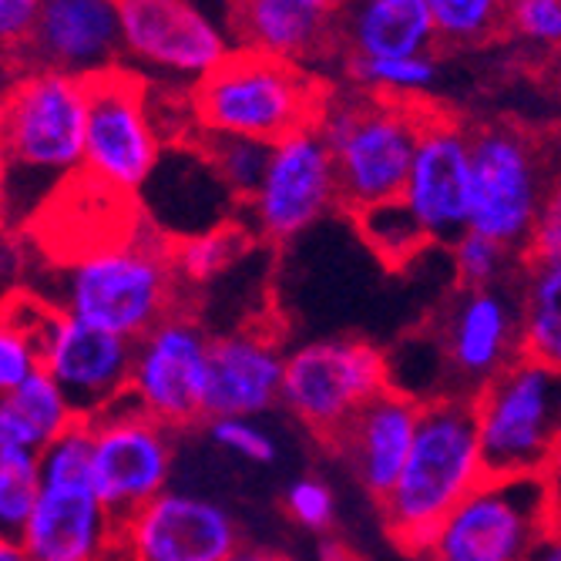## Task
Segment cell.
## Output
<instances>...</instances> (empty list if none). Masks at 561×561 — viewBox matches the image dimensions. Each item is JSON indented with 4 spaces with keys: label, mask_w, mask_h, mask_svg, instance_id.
Returning a JSON list of instances; mask_svg holds the SVG:
<instances>
[{
    "label": "cell",
    "mask_w": 561,
    "mask_h": 561,
    "mask_svg": "<svg viewBox=\"0 0 561 561\" xmlns=\"http://www.w3.org/2000/svg\"><path fill=\"white\" fill-rule=\"evenodd\" d=\"M88 78L27 68L0 101V219L24 222L84 175Z\"/></svg>",
    "instance_id": "obj_1"
},
{
    "label": "cell",
    "mask_w": 561,
    "mask_h": 561,
    "mask_svg": "<svg viewBox=\"0 0 561 561\" xmlns=\"http://www.w3.org/2000/svg\"><path fill=\"white\" fill-rule=\"evenodd\" d=\"M175 242L148 219L135 236L91 245L58 270H50V289L41 299L101 330L138 340L169 313L182 310V276L172 260Z\"/></svg>",
    "instance_id": "obj_2"
},
{
    "label": "cell",
    "mask_w": 561,
    "mask_h": 561,
    "mask_svg": "<svg viewBox=\"0 0 561 561\" xmlns=\"http://www.w3.org/2000/svg\"><path fill=\"white\" fill-rule=\"evenodd\" d=\"M488 478L471 397H434L421 407L411 457L380 501L383 528L400 548L421 554L437 525Z\"/></svg>",
    "instance_id": "obj_3"
},
{
    "label": "cell",
    "mask_w": 561,
    "mask_h": 561,
    "mask_svg": "<svg viewBox=\"0 0 561 561\" xmlns=\"http://www.w3.org/2000/svg\"><path fill=\"white\" fill-rule=\"evenodd\" d=\"M427 118L431 112L411 98L327 91L317 128L333 151L346 216L403 192Z\"/></svg>",
    "instance_id": "obj_4"
},
{
    "label": "cell",
    "mask_w": 561,
    "mask_h": 561,
    "mask_svg": "<svg viewBox=\"0 0 561 561\" xmlns=\"http://www.w3.org/2000/svg\"><path fill=\"white\" fill-rule=\"evenodd\" d=\"M323 98V84L302 65L232 47L219 68L192 84L188 108L202 135H245L276 145L317 125Z\"/></svg>",
    "instance_id": "obj_5"
},
{
    "label": "cell",
    "mask_w": 561,
    "mask_h": 561,
    "mask_svg": "<svg viewBox=\"0 0 561 561\" xmlns=\"http://www.w3.org/2000/svg\"><path fill=\"white\" fill-rule=\"evenodd\" d=\"M488 474L551 478L561 468V370L535 356L488 380L474 397Z\"/></svg>",
    "instance_id": "obj_6"
},
{
    "label": "cell",
    "mask_w": 561,
    "mask_h": 561,
    "mask_svg": "<svg viewBox=\"0 0 561 561\" xmlns=\"http://www.w3.org/2000/svg\"><path fill=\"white\" fill-rule=\"evenodd\" d=\"M41 497L21 535L34 561H105L118 545V518L94 488L88 421L41 447Z\"/></svg>",
    "instance_id": "obj_7"
},
{
    "label": "cell",
    "mask_w": 561,
    "mask_h": 561,
    "mask_svg": "<svg viewBox=\"0 0 561 561\" xmlns=\"http://www.w3.org/2000/svg\"><path fill=\"white\" fill-rule=\"evenodd\" d=\"M558 522L551 478H488L437 525L424 561H528Z\"/></svg>",
    "instance_id": "obj_8"
},
{
    "label": "cell",
    "mask_w": 561,
    "mask_h": 561,
    "mask_svg": "<svg viewBox=\"0 0 561 561\" xmlns=\"http://www.w3.org/2000/svg\"><path fill=\"white\" fill-rule=\"evenodd\" d=\"M387 387L390 367L383 350L356 336H320L286 353L279 407L330 444Z\"/></svg>",
    "instance_id": "obj_9"
},
{
    "label": "cell",
    "mask_w": 561,
    "mask_h": 561,
    "mask_svg": "<svg viewBox=\"0 0 561 561\" xmlns=\"http://www.w3.org/2000/svg\"><path fill=\"white\" fill-rule=\"evenodd\" d=\"M474 195L471 226L525 256L535 219L548 192L551 165L538 141L515 125H488L471 131Z\"/></svg>",
    "instance_id": "obj_10"
},
{
    "label": "cell",
    "mask_w": 561,
    "mask_h": 561,
    "mask_svg": "<svg viewBox=\"0 0 561 561\" xmlns=\"http://www.w3.org/2000/svg\"><path fill=\"white\" fill-rule=\"evenodd\" d=\"M162 159V131L148 108V84L122 65L88 78L84 175L115 195H135Z\"/></svg>",
    "instance_id": "obj_11"
},
{
    "label": "cell",
    "mask_w": 561,
    "mask_h": 561,
    "mask_svg": "<svg viewBox=\"0 0 561 561\" xmlns=\"http://www.w3.org/2000/svg\"><path fill=\"white\" fill-rule=\"evenodd\" d=\"M94 488L108 512L131 518L148 501L169 491L175 468V431L145 414L131 397L88 417Z\"/></svg>",
    "instance_id": "obj_12"
},
{
    "label": "cell",
    "mask_w": 561,
    "mask_h": 561,
    "mask_svg": "<svg viewBox=\"0 0 561 561\" xmlns=\"http://www.w3.org/2000/svg\"><path fill=\"white\" fill-rule=\"evenodd\" d=\"M213 333L185 306L135 340L128 397L172 431L206 424Z\"/></svg>",
    "instance_id": "obj_13"
},
{
    "label": "cell",
    "mask_w": 561,
    "mask_h": 561,
    "mask_svg": "<svg viewBox=\"0 0 561 561\" xmlns=\"http://www.w3.org/2000/svg\"><path fill=\"white\" fill-rule=\"evenodd\" d=\"M245 229L266 242H289L343 209L333 151L320 128H299L273 145V159L260 188L245 198Z\"/></svg>",
    "instance_id": "obj_14"
},
{
    "label": "cell",
    "mask_w": 561,
    "mask_h": 561,
    "mask_svg": "<svg viewBox=\"0 0 561 561\" xmlns=\"http://www.w3.org/2000/svg\"><path fill=\"white\" fill-rule=\"evenodd\" d=\"M431 333L440 343L450 393L474 397L488 380L525 356L518 286L461 289L447 299Z\"/></svg>",
    "instance_id": "obj_15"
},
{
    "label": "cell",
    "mask_w": 561,
    "mask_h": 561,
    "mask_svg": "<svg viewBox=\"0 0 561 561\" xmlns=\"http://www.w3.org/2000/svg\"><path fill=\"white\" fill-rule=\"evenodd\" d=\"M122 55L151 75L202 81L232 55V31L198 0H118Z\"/></svg>",
    "instance_id": "obj_16"
},
{
    "label": "cell",
    "mask_w": 561,
    "mask_h": 561,
    "mask_svg": "<svg viewBox=\"0 0 561 561\" xmlns=\"http://www.w3.org/2000/svg\"><path fill=\"white\" fill-rule=\"evenodd\" d=\"M41 302V299H37ZM41 370L68 393L78 417H94L115 400L128 397L135 340L101 330L55 306H37Z\"/></svg>",
    "instance_id": "obj_17"
},
{
    "label": "cell",
    "mask_w": 561,
    "mask_h": 561,
    "mask_svg": "<svg viewBox=\"0 0 561 561\" xmlns=\"http://www.w3.org/2000/svg\"><path fill=\"white\" fill-rule=\"evenodd\" d=\"M242 541V528L222 501L175 488L118 528V548L128 561H229Z\"/></svg>",
    "instance_id": "obj_18"
},
{
    "label": "cell",
    "mask_w": 561,
    "mask_h": 561,
    "mask_svg": "<svg viewBox=\"0 0 561 561\" xmlns=\"http://www.w3.org/2000/svg\"><path fill=\"white\" fill-rule=\"evenodd\" d=\"M471 195H474L471 131H465L454 118L431 112L400 198L411 206L431 242L454 245V239L465 236L471 226Z\"/></svg>",
    "instance_id": "obj_19"
},
{
    "label": "cell",
    "mask_w": 561,
    "mask_h": 561,
    "mask_svg": "<svg viewBox=\"0 0 561 561\" xmlns=\"http://www.w3.org/2000/svg\"><path fill=\"white\" fill-rule=\"evenodd\" d=\"M122 18L118 0H44L37 27L24 44L27 68L94 78L118 68Z\"/></svg>",
    "instance_id": "obj_20"
},
{
    "label": "cell",
    "mask_w": 561,
    "mask_h": 561,
    "mask_svg": "<svg viewBox=\"0 0 561 561\" xmlns=\"http://www.w3.org/2000/svg\"><path fill=\"white\" fill-rule=\"evenodd\" d=\"M421 407L424 403L417 397L387 387L327 444L336 457H343L356 484L377 504L393 491L407 457H411Z\"/></svg>",
    "instance_id": "obj_21"
},
{
    "label": "cell",
    "mask_w": 561,
    "mask_h": 561,
    "mask_svg": "<svg viewBox=\"0 0 561 561\" xmlns=\"http://www.w3.org/2000/svg\"><path fill=\"white\" fill-rule=\"evenodd\" d=\"M286 353L263 327H239L213 336L206 421L263 417L283 400Z\"/></svg>",
    "instance_id": "obj_22"
},
{
    "label": "cell",
    "mask_w": 561,
    "mask_h": 561,
    "mask_svg": "<svg viewBox=\"0 0 561 561\" xmlns=\"http://www.w3.org/2000/svg\"><path fill=\"white\" fill-rule=\"evenodd\" d=\"M145 192V209H148V222L156 226L162 236H169L172 242L188 236V222L185 216H195L198 232H209L229 222V209L232 202H239L232 195V188L219 179L213 159L206 156V148H195L192 162H175L169 156L159 159L156 172L148 175V182L141 185Z\"/></svg>",
    "instance_id": "obj_23"
},
{
    "label": "cell",
    "mask_w": 561,
    "mask_h": 561,
    "mask_svg": "<svg viewBox=\"0 0 561 561\" xmlns=\"http://www.w3.org/2000/svg\"><path fill=\"white\" fill-rule=\"evenodd\" d=\"M229 31L239 47L293 65L320 61L330 50H340L333 14L313 11L299 0H232Z\"/></svg>",
    "instance_id": "obj_24"
},
{
    "label": "cell",
    "mask_w": 561,
    "mask_h": 561,
    "mask_svg": "<svg viewBox=\"0 0 561 561\" xmlns=\"http://www.w3.org/2000/svg\"><path fill=\"white\" fill-rule=\"evenodd\" d=\"M333 24L346 58L434 55L437 47L427 0H343Z\"/></svg>",
    "instance_id": "obj_25"
},
{
    "label": "cell",
    "mask_w": 561,
    "mask_h": 561,
    "mask_svg": "<svg viewBox=\"0 0 561 561\" xmlns=\"http://www.w3.org/2000/svg\"><path fill=\"white\" fill-rule=\"evenodd\" d=\"M515 286L525 356L561 370V263H525Z\"/></svg>",
    "instance_id": "obj_26"
},
{
    "label": "cell",
    "mask_w": 561,
    "mask_h": 561,
    "mask_svg": "<svg viewBox=\"0 0 561 561\" xmlns=\"http://www.w3.org/2000/svg\"><path fill=\"white\" fill-rule=\"evenodd\" d=\"M350 216H353L356 229H360L364 242L387 266H407L417 252H424V245H431L417 216L411 213V206H407L400 195L387 198V202H374V206H367L360 213H350Z\"/></svg>",
    "instance_id": "obj_27"
},
{
    "label": "cell",
    "mask_w": 561,
    "mask_h": 561,
    "mask_svg": "<svg viewBox=\"0 0 561 561\" xmlns=\"http://www.w3.org/2000/svg\"><path fill=\"white\" fill-rule=\"evenodd\" d=\"M249 242H252V232L245 226L226 222L219 229L179 239L172 249V260L185 286H209L245 256Z\"/></svg>",
    "instance_id": "obj_28"
},
{
    "label": "cell",
    "mask_w": 561,
    "mask_h": 561,
    "mask_svg": "<svg viewBox=\"0 0 561 561\" xmlns=\"http://www.w3.org/2000/svg\"><path fill=\"white\" fill-rule=\"evenodd\" d=\"M450 260H454V279L461 289H488V286L518 283V276L525 270L522 252L507 249L504 242L481 236L474 229L454 239Z\"/></svg>",
    "instance_id": "obj_29"
},
{
    "label": "cell",
    "mask_w": 561,
    "mask_h": 561,
    "mask_svg": "<svg viewBox=\"0 0 561 561\" xmlns=\"http://www.w3.org/2000/svg\"><path fill=\"white\" fill-rule=\"evenodd\" d=\"M346 78L353 88L383 98H414L437 81L434 55L403 58H346Z\"/></svg>",
    "instance_id": "obj_30"
},
{
    "label": "cell",
    "mask_w": 561,
    "mask_h": 561,
    "mask_svg": "<svg viewBox=\"0 0 561 561\" xmlns=\"http://www.w3.org/2000/svg\"><path fill=\"white\" fill-rule=\"evenodd\" d=\"M37 299L24 296L14 310L0 313V397H11L34 370H41Z\"/></svg>",
    "instance_id": "obj_31"
},
{
    "label": "cell",
    "mask_w": 561,
    "mask_h": 561,
    "mask_svg": "<svg viewBox=\"0 0 561 561\" xmlns=\"http://www.w3.org/2000/svg\"><path fill=\"white\" fill-rule=\"evenodd\" d=\"M440 47H481L504 34L501 0H427Z\"/></svg>",
    "instance_id": "obj_32"
},
{
    "label": "cell",
    "mask_w": 561,
    "mask_h": 561,
    "mask_svg": "<svg viewBox=\"0 0 561 561\" xmlns=\"http://www.w3.org/2000/svg\"><path fill=\"white\" fill-rule=\"evenodd\" d=\"M198 145L206 148V156L213 159L219 179L232 188L239 202L252 198V192L266 179V169L273 159L270 141L245 138V135H202Z\"/></svg>",
    "instance_id": "obj_33"
},
{
    "label": "cell",
    "mask_w": 561,
    "mask_h": 561,
    "mask_svg": "<svg viewBox=\"0 0 561 561\" xmlns=\"http://www.w3.org/2000/svg\"><path fill=\"white\" fill-rule=\"evenodd\" d=\"M41 450L0 454V535L21 538L41 497Z\"/></svg>",
    "instance_id": "obj_34"
},
{
    "label": "cell",
    "mask_w": 561,
    "mask_h": 561,
    "mask_svg": "<svg viewBox=\"0 0 561 561\" xmlns=\"http://www.w3.org/2000/svg\"><path fill=\"white\" fill-rule=\"evenodd\" d=\"M11 397H14V403L21 407V411L27 414V421L37 427L44 444L55 440L58 434H65L71 424L84 421V417H78V411L71 407L68 393L61 390V383L50 374H44V370H34Z\"/></svg>",
    "instance_id": "obj_35"
},
{
    "label": "cell",
    "mask_w": 561,
    "mask_h": 561,
    "mask_svg": "<svg viewBox=\"0 0 561 561\" xmlns=\"http://www.w3.org/2000/svg\"><path fill=\"white\" fill-rule=\"evenodd\" d=\"M206 434L236 461H245L252 468L279 465V440L270 427L260 424V417H213L206 421Z\"/></svg>",
    "instance_id": "obj_36"
},
{
    "label": "cell",
    "mask_w": 561,
    "mask_h": 561,
    "mask_svg": "<svg viewBox=\"0 0 561 561\" xmlns=\"http://www.w3.org/2000/svg\"><path fill=\"white\" fill-rule=\"evenodd\" d=\"M283 507L286 515L313 535H327L336 525V491L330 488V481H323L320 474H302L293 478L283 491Z\"/></svg>",
    "instance_id": "obj_37"
},
{
    "label": "cell",
    "mask_w": 561,
    "mask_h": 561,
    "mask_svg": "<svg viewBox=\"0 0 561 561\" xmlns=\"http://www.w3.org/2000/svg\"><path fill=\"white\" fill-rule=\"evenodd\" d=\"M504 31L551 55H561V0H512Z\"/></svg>",
    "instance_id": "obj_38"
},
{
    "label": "cell",
    "mask_w": 561,
    "mask_h": 561,
    "mask_svg": "<svg viewBox=\"0 0 561 561\" xmlns=\"http://www.w3.org/2000/svg\"><path fill=\"white\" fill-rule=\"evenodd\" d=\"M525 263H561V172L558 169H551L541 213L525 245Z\"/></svg>",
    "instance_id": "obj_39"
},
{
    "label": "cell",
    "mask_w": 561,
    "mask_h": 561,
    "mask_svg": "<svg viewBox=\"0 0 561 561\" xmlns=\"http://www.w3.org/2000/svg\"><path fill=\"white\" fill-rule=\"evenodd\" d=\"M27 286V256L24 242L11 232V222L0 219V313L14 310Z\"/></svg>",
    "instance_id": "obj_40"
},
{
    "label": "cell",
    "mask_w": 561,
    "mask_h": 561,
    "mask_svg": "<svg viewBox=\"0 0 561 561\" xmlns=\"http://www.w3.org/2000/svg\"><path fill=\"white\" fill-rule=\"evenodd\" d=\"M44 440L14 397H0V454L8 450H41Z\"/></svg>",
    "instance_id": "obj_41"
},
{
    "label": "cell",
    "mask_w": 561,
    "mask_h": 561,
    "mask_svg": "<svg viewBox=\"0 0 561 561\" xmlns=\"http://www.w3.org/2000/svg\"><path fill=\"white\" fill-rule=\"evenodd\" d=\"M41 4L44 0H0V37L11 47L24 50V44L31 41L37 27Z\"/></svg>",
    "instance_id": "obj_42"
},
{
    "label": "cell",
    "mask_w": 561,
    "mask_h": 561,
    "mask_svg": "<svg viewBox=\"0 0 561 561\" xmlns=\"http://www.w3.org/2000/svg\"><path fill=\"white\" fill-rule=\"evenodd\" d=\"M27 71L24 58H21V50L11 47L4 37H0V101H4L11 94V88L21 81V75Z\"/></svg>",
    "instance_id": "obj_43"
},
{
    "label": "cell",
    "mask_w": 561,
    "mask_h": 561,
    "mask_svg": "<svg viewBox=\"0 0 561 561\" xmlns=\"http://www.w3.org/2000/svg\"><path fill=\"white\" fill-rule=\"evenodd\" d=\"M528 561H561V518L545 531V538L538 541V548Z\"/></svg>",
    "instance_id": "obj_44"
},
{
    "label": "cell",
    "mask_w": 561,
    "mask_h": 561,
    "mask_svg": "<svg viewBox=\"0 0 561 561\" xmlns=\"http://www.w3.org/2000/svg\"><path fill=\"white\" fill-rule=\"evenodd\" d=\"M229 561H286V558H283L279 551H273V548H263V545H249V541H242Z\"/></svg>",
    "instance_id": "obj_45"
},
{
    "label": "cell",
    "mask_w": 561,
    "mask_h": 561,
    "mask_svg": "<svg viewBox=\"0 0 561 561\" xmlns=\"http://www.w3.org/2000/svg\"><path fill=\"white\" fill-rule=\"evenodd\" d=\"M0 561H34L27 545L21 538H11V535H0Z\"/></svg>",
    "instance_id": "obj_46"
},
{
    "label": "cell",
    "mask_w": 561,
    "mask_h": 561,
    "mask_svg": "<svg viewBox=\"0 0 561 561\" xmlns=\"http://www.w3.org/2000/svg\"><path fill=\"white\" fill-rule=\"evenodd\" d=\"M299 4L313 8V11H323V14H336L343 8V0H299Z\"/></svg>",
    "instance_id": "obj_47"
},
{
    "label": "cell",
    "mask_w": 561,
    "mask_h": 561,
    "mask_svg": "<svg viewBox=\"0 0 561 561\" xmlns=\"http://www.w3.org/2000/svg\"><path fill=\"white\" fill-rule=\"evenodd\" d=\"M554 81H558V91H561V65H558V71H554Z\"/></svg>",
    "instance_id": "obj_48"
},
{
    "label": "cell",
    "mask_w": 561,
    "mask_h": 561,
    "mask_svg": "<svg viewBox=\"0 0 561 561\" xmlns=\"http://www.w3.org/2000/svg\"><path fill=\"white\" fill-rule=\"evenodd\" d=\"M501 4H504V8H507V4H512V0H501Z\"/></svg>",
    "instance_id": "obj_49"
}]
</instances>
